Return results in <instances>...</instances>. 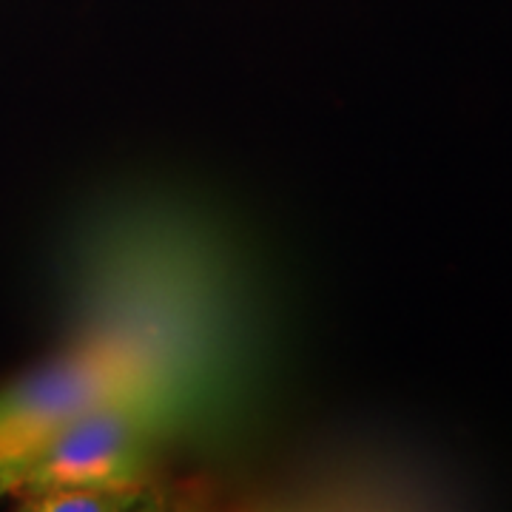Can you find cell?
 <instances>
[{
    "mask_svg": "<svg viewBox=\"0 0 512 512\" xmlns=\"http://www.w3.org/2000/svg\"><path fill=\"white\" fill-rule=\"evenodd\" d=\"M160 495L151 487H94V490H60L20 501L23 510L32 512H123L154 510Z\"/></svg>",
    "mask_w": 512,
    "mask_h": 512,
    "instance_id": "cell-4",
    "label": "cell"
},
{
    "mask_svg": "<svg viewBox=\"0 0 512 512\" xmlns=\"http://www.w3.org/2000/svg\"><path fill=\"white\" fill-rule=\"evenodd\" d=\"M177 447L148 396H117L86 410L57 436L20 484L18 501L60 490L151 487L154 467Z\"/></svg>",
    "mask_w": 512,
    "mask_h": 512,
    "instance_id": "cell-3",
    "label": "cell"
},
{
    "mask_svg": "<svg viewBox=\"0 0 512 512\" xmlns=\"http://www.w3.org/2000/svg\"><path fill=\"white\" fill-rule=\"evenodd\" d=\"M77 342L123 353L174 444L220 453L251 433L271 350L251 279L211 225L160 205L94 217L72 256Z\"/></svg>",
    "mask_w": 512,
    "mask_h": 512,
    "instance_id": "cell-1",
    "label": "cell"
},
{
    "mask_svg": "<svg viewBox=\"0 0 512 512\" xmlns=\"http://www.w3.org/2000/svg\"><path fill=\"white\" fill-rule=\"evenodd\" d=\"M117 396L154 402L146 379L123 353L77 339L52 362L0 387V495H18L43 450L77 416Z\"/></svg>",
    "mask_w": 512,
    "mask_h": 512,
    "instance_id": "cell-2",
    "label": "cell"
}]
</instances>
